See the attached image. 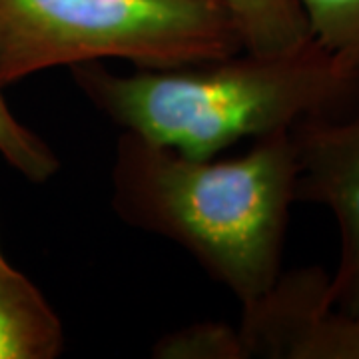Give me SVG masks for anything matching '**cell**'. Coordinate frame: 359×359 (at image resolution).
Segmentation results:
<instances>
[{
  "mask_svg": "<svg viewBox=\"0 0 359 359\" xmlns=\"http://www.w3.org/2000/svg\"><path fill=\"white\" fill-rule=\"evenodd\" d=\"M297 160L295 202L332 212L339 256L327 282L330 304L359 313V102L292 130Z\"/></svg>",
  "mask_w": 359,
  "mask_h": 359,
  "instance_id": "277c9868",
  "label": "cell"
},
{
  "mask_svg": "<svg viewBox=\"0 0 359 359\" xmlns=\"http://www.w3.org/2000/svg\"><path fill=\"white\" fill-rule=\"evenodd\" d=\"M62 351L58 313L0 250V359H56Z\"/></svg>",
  "mask_w": 359,
  "mask_h": 359,
  "instance_id": "8992f818",
  "label": "cell"
},
{
  "mask_svg": "<svg viewBox=\"0 0 359 359\" xmlns=\"http://www.w3.org/2000/svg\"><path fill=\"white\" fill-rule=\"evenodd\" d=\"M72 80L120 132L192 158H214L245 138L337 114L359 102V78L316 40L285 52L242 50L208 65L116 74L70 66Z\"/></svg>",
  "mask_w": 359,
  "mask_h": 359,
  "instance_id": "7a4b0ae2",
  "label": "cell"
},
{
  "mask_svg": "<svg viewBox=\"0 0 359 359\" xmlns=\"http://www.w3.org/2000/svg\"><path fill=\"white\" fill-rule=\"evenodd\" d=\"M327 282L320 268L282 271L268 294L244 306L245 358L359 359V313L335 309Z\"/></svg>",
  "mask_w": 359,
  "mask_h": 359,
  "instance_id": "5b68a950",
  "label": "cell"
},
{
  "mask_svg": "<svg viewBox=\"0 0 359 359\" xmlns=\"http://www.w3.org/2000/svg\"><path fill=\"white\" fill-rule=\"evenodd\" d=\"M295 182L292 132L256 138L228 160L192 158L120 132L110 172L116 214L184 248L242 308L282 276Z\"/></svg>",
  "mask_w": 359,
  "mask_h": 359,
  "instance_id": "6da1fadb",
  "label": "cell"
},
{
  "mask_svg": "<svg viewBox=\"0 0 359 359\" xmlns=\"http://www.w3.org/2000/svg\"><path fill=\"white\" fill-rule=\"evenodd\" d=\"M311 40L359 78V0H297Z\"/></svg>",
  "mask_w": 359,
  "mask_h": 359,
  "instance_id": "ba28073f",
  "label": "cell"
},
{
  "mask_svg": "<svg viewBox=\"0 0 359 359\" xmlns=\"http://www.w3.org/2000/svg\"><path fill=\"white\" fill-rule=\"evenodd\" d=\"M2 90L0 86V156L28 182H48L60 168L58 156L13 114Z\"/></svg>",
  "mask_w": 359,
  "mask_h": 359,
  "instance_id": "9c48e42d",
  "label": "cell"
},
{
  "mask_svg": "<svg viewBox=\"0 0 359 359\" xmlns=\"http://www.w3.org/2000/svg\"><path fill=\"white\" fill-rule=\"evenodd\" d=\"M244 48L230 0H0L2 88L58 66L172 70Z\"/></svg>",
  "mask_w": 359,
  "mask_h": 359,
  "instance_id": "3957f363",
  "label": "cell"
},
{
  "mask_svg": "<svg viewBox=\"0 0 359 359\" xmlns=\"http://www.w3.org/2000/svg\"><path fill=\"white\" fill-rule=\"evenodd\" d=\"M154 358L242 359L245 355L238 330L224 323H198L164 335L156 344Z\"/></svg>",
  "mask_w": 359,
  "mask_h": 359,
  "instance_id": "30bf717a",
  "label": "cell"
},
{
  "mask_svg": "<svg viewBox=\"0 0 359 359\" xmlns=\"http://www.w3.org/2000/svg\"><path fill=\"white\" fill-rule=\"evenodd\" d=\"M245 50L285 52L306 44L308 22L297 0H230Z\"/></svg>",
  "mask_w": 359,
  "mask_h": 359,
  "instance_id": "52a82bcc",
  "label": "cell"
}]
</instances>
